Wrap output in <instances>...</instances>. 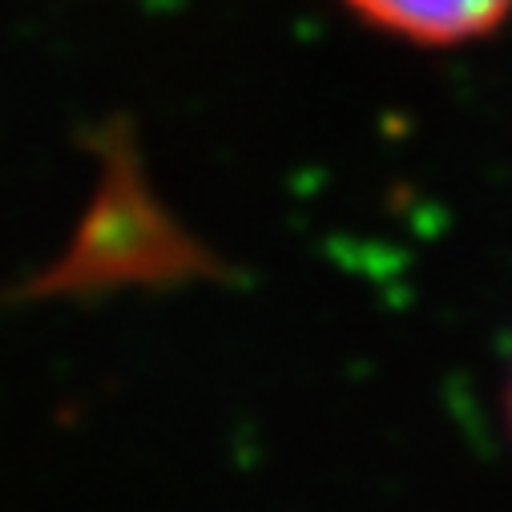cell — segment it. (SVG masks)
I'll list each match as a JSON object with an SVG mask.
<instances>
[{
	"instance_id": "obj_1",
	"label": "cell",
	"mask_w": 512,
	"mask_h": 512,
	"mask_svg": "<svg viewBox=\"0 0 512 512\" xmlns=\"http://www.w3.org/2000/svg\"><path fill=\"white\" fill-rule=\"evenodd\" d=\"M347 9L416 45H464L492 33L512 13V0H347Z\"/></svg>"
},
{
	"instance_id": "obj_2",
	"label": "cell",
	"mask_w": 512,
	"mask_h": 512,
	"mask_svg": "<svg viewBox=\"0 0 512 512\" xmlns=\"http://www.w3.org/2000/svg\"><path fill=\"white\" fill-rule=\"evenodd\" d=\"M508 420H512V388H508Z\"/></svg>"
}]
</instances>
